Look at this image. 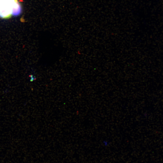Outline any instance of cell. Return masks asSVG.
<instances>
[{"instance_id": "obj_1", "label": "cell", "mask_w": 163, "mask_h": 163, "mask_svg": "<svg viewBox=\"0 0 163 163\" xmlns=\"http://www.w3.org/2000/svg\"><path fill=\"white\" fill-rule=\"evenodd\" d=\"M18 0H0V18L8 19L12 15V9Z\"/></svg>"}, {"instance_id": "obj_2", "label": "cell", "mask_w": 163, "mask_h": 163, "mask_svg": "<svg viewBox=\"0 0 163 163\" xmlns=\"http://www.w3.org/2000/svg\"><path fill=\"white\" fill-rule=\"evenodd\" d=\"M21 12V8L20 3L18 2L14 5L12 9V15L17 16L19 15Z\"/></svg>"}]
</instances>
